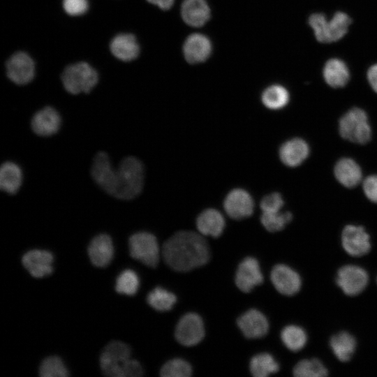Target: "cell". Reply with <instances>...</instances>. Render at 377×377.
<instances>
[{
    "instance_id": "obj_38",
    "label": "cell",
    "mask_w": 377,
    "mask_h": 377,
    "mask_svg": "<svg viewBox=\"0 0 377 377\" xmlns=\"http://www.w3.org/2000/svg\"><path fill=\"white\" fill-rule=\"evenodd\" d=\"M63 12L70 17H80L86 15L90 8L89 0H61Z\"/></svg>"
},
{
    "instance_id": "obj_16",
    "label": "cell",
    "mask_w": 377,
    "mask_h": 377,
    "mask_svg": "<svg viewBox=\"0 0 377 377\" xmlns=\"http://www.w3.org/2000/svg\"><path fill=\"white\" fill-rule=\"evenodd\" d=\"M114 170L105 152L99 151L96 154L91 168V177L96 184L110 195L114 188Z\"/></svg>"
},
{
    "instance_id": "obj_10",
    "label": "cell",
    "mask_w": 377,
    "mask_h": 377,
    "mask_svg": "<svg viewBox=\"0 0 377 377\" xmlns=\"http://www.w3.org/2000/svg\"><path fill=\"white\" fill-rule=\"evenodd\" d=\"M111 55L122 63H130L137 59L141 51L136 36L128 31L114 35L108 43Z\"/></svg>"
},
{
    "instance_id": "obj_13",
    "label": "cell",
    "mask_w": 377,
    "mask_h": 377,
    "mask_svg": "<svg viewBox=\"0 0 377 377\" xmlns=\"http://www.w3.org/2000/svg\"><path fill=\"white\" fill-rule=\"evenodd\" d=\"M270 279L276 290L286 296L295 295L302 286L300 274L290 267L283 264L273 267Z\"/></svg>"
},
{
    "instance_id": "obj_39",
    "label": "cell",
    "mask_w": 377,
    "mask_h": 377,
    "mask_svg": "<svg viewBox=\"0 0 377 377\" xmlns=\"http://www.w3.org/2000/svg\"><path fill=\"white\" fill-rule=\"evenodd\" d=\"M283 204L280 193H272L262 199L260 205L263 212H279Z\"/></svg>"
},
{
    "instance_id": "obj_17",
    "label": "cell",
    "mask_w": 377,
    "mask_h": 377,
    "mask_svg": "<svg viewBox=\"0 0 377 377\" xmlns=\"http://www.w3.org/2000/svg\"><path fill=\"white\" fill-rule=\"evenodd\" d=\"M61 119L56 109L46 106L38 110L31 119V128L40 136H50L60 128Z\"/></svg>"
},
{
    "instance_id": "obj_36",
    "label": "cell",
    "mask_w": 377,
    "mask_h": 377,
    "mask_svg": "<svg viewBox=\"0 0 377 377\" xmlns=\"http://www.w3.org/2000/svg\"><path fill=\"white\" fill-rule=\"evenodd\" d=\"M39 373L43 377H66L68 376V371L63 361L57 356L46 357L40 364Z\"/></svg>"
},
{
    "instance_id": "obj_24",
    "label": "cell",
    "mask_w": 377,
    "mask_h": 377,
    "mask_svg": "<svg viewBox=\"0 0 377 377\" xmlns=\"http://www.w3.org/2000/svg\"><path fill=\"white\" fill-rule=\"evenodd\" d=\"M196 226L200 234L214 237H219L225 227V219L215 209L204 210L197 218Z\"/></svg>"
},
{
    "instance_id": "obj_35",
    "label": "cell",
    "mask_w": 377,
    "mask_h": 377,
    "mask_svg": "<svg viewBox=\"0 0 377 377\" xmlns=\"http://www.w3.org/2000/svg\"><path fill=\"white\" fill-rule=\"evenodd\" d=\"M139 285L138 274L133 270L125 269L117 276L115 289L120 294L133 295L137 293Z\"/></svg>"
},
{
    "instance_id": "obj_25",
    "label": "cell",
    "mask_w": 377,
    "mask_h": 377,
    "mask_svg": "<svg viewBox=\"0 0 377 377\" xmlns=\"http://www.w3.org/2000/svg\"><path fill=\"white\" fill-rule=\"evenodd\" d=\"M323 75L326 83L333 88L344 87L350 79L346 64L338 58L328 59L324 65Z\"/></svg>"
},
{
    "instance_id": "obj_31",
    "label": "cell",
    "mask_w": 377,
    "mask_h": 377,
    "mask_svg": "<svg viewBox=\"0 0 377 377\" xmlns=\"http://www.w3.org/2000/svg\"><path fill=\"white\" fill-rule=\"evenodd\" d=\"M288 90L280 84H274L265 89L262 94V102L269 109L279 110L284 108L289 102Z\"/></svg>"
},
{
    "instance_id": "obj_42",
    "label": "cell",
    "mask_w": 377,
    "mask_h": 377,
    "mask_svg": "<svg viewBox=\"0 0 377 377\" xmlns=\"http://www.w3.org/2000/svg\"><path fill=\"white\" fill-rule=\"evenodd\" d=\"M148 3L154 5L161 10H167L171 8L175 0H146Z\"/></svg>"
},
{
    "instance_id": "obj_9",
    "label": "cell",
    "mask_w": 377,
    "mask_h": 377,
    "mask_svg": "<svg viewBox=\"0 0 377 377\" xmlns=\"http://www.w3.org/2000/svg\"><path fill=\"white\" fill-rule=\"evenodd\" d=\"M336 282L346 295L355 296L367 286L369 275L364 269L358 265H346L337 271Z\"/></svg>"
},
{
    "instance_id": "obj_37",
    "label": "cell",
    "mask_w": 377,
    "mask_h": 377,
    "mask_svg": "<svg viewBox=\"0 0 377 377\" xmlns=\"http://www.w3.org/2000/svg\"><path fill=\"white\" fill-rule=\"evenodd\" d=\"M191 373L192 369L189 363L179 358L169 360L160 371L163 377H188Z\"/></svg>"
},
{
    "instance_id": "obj_28",
    "label": "cell",
    "mask_w": 377,
    "mask_h": 377,
    "mask_svg": "<svg viewBox=\"0 0 377 377\" xmlns=\"http://www.w3.org/2000/svg\"><path fill=\"white\" fill-rule=\"evenodd\" d=\"M330 346L334 355L339 361L348 362L354 354L357 342L351 334L343 331L331 337Z\"/></svg>"
},
{
    "instance_id": "obj_23",
    "label": "cell",
    "mask_w": 377,
    "mask_h": 377,
    "mask_svg": "<svg viewBox=\"0 0 377 377\" xmlns=\"http://www.w3.org/2000/svg\"><path fill=\"white\" fill-rule=\"evenodd\" d=\"M309 148L307 143L300 138H293L284 142L279 149L281 161L290 167L300 165L308 156Z\"/></svg>"
},
{
    "instance_id": "obj_19",
    "label": "cell",
    "mask_w": 377,
    "mask_h": 377,
    "mask_svg": "<svg viewBox=\"0 0 377 377\" xmlns=\"http://www.w3.org/2000/svg\"><path fill=\"white\" fill-rule=\"evenodd\" d=\"M53 259V255L48 251L33 249L23 256L22 262L32 276L42 278L52 272Z\"/></svg>"
},
{
    "instance_id": "obj_32",
    "label": "cell",
    "mask_w": 377,
    "mask_h": 377,
    "mask_svg": "<svg viewBox=\"0 0 377 377\" xmlns=\"http://www.w3.org/2000/svg\"><path fill=\"white\" fill-rule=\"evenodd\" d=\"M293 371L297 377H323L328 374L325 365L316 358L300 360L295 364Z\"/></svg>"
},
{
    "instance_id": "obj_7",
    "label": "cell",
    "mask_w": 377,
    "mask_h": 377,
    "mask_svg": "<svg viewBox=\"0 0 377 377\" xmlns=\"http://www.w3.org/2000/svg\"><path fill=\"white\" fill-rule=\"evenodd\" d=\"M339 129L342 138L357 144H365L371 137L367 115L360 108L347 112L339 120Z\"/></svg>"
},
{
    "instance_id": "obj_29",
    "label": "cell",
    "mask_w": 377,
    "mask_h": 377,
    "mask_svg": "<svg viewBox=\"0 0 377 377\" xmlns=\"http://www.w3.org/2000/svg\"><path fill=\"white\" fill-rule=\"evenodd\" d=\"M249 367L251 373L256 377H265L276 373L279 369L278 362L267 353L253 356L250 361Z\"/></svg>"
},
{
    "instance_id": "obj_27",
    "label": "cell",
    "mask_w": 377,
    "mask_h": 377,
    "mask_svg": "<svg viewBox=\"0 0 377 377\" xmlns=\"http://www.w3.org/2000/svg\"><path fill=\"white\" fill-rule=\"evenodd\" d=\"M22 183V172L20 166L12 162L3 163L0 168V187L8 194H15Z\"/></svg>"
},
{
    "instance_id": "obj_40",
    "label": "cell",
    "mask_w": 377,
    "mask_h": 377,
    "mask_svg": "<svg viewBox=\"0 0 377 377\" xmlns=\"http://www.w3.org/2000/svg\"><path fill=\"white\" fill-rule=\"evenodd\" d=\"M363 190L369 200L377 203V175H371L365 179Z\"/></svg>"
},
{
    "instance_id": "obj_5",
    "label": "cell",
    "mask_w": 377,
    "mask_h": 377,
    "mask_svg": "<svg viewBox=\"0 0 377 377\" xmlns=\"http://www.w3.org/2000/svg\"><path fill=\"white\" fill-rule=\"evenodd\" d=\"M351 22L350 16L342 11L335 13L330 20L325 14L320 13H313L308 19L315 38L323 43L341 40L347 34Z\"/></svg>"
},
{
    "instance_id": "obj_11",
    "label": "cell",
    "mask_w": 377,
    "mask_h": 377,
    "mask_svg": "<svg viewBox=\"0 0 377 377\" xmlns=\"http://www.w3.org/2000/svg\"><path fill=\"white\" fill-rule=\"evenodd\" d=\"M175 335L177 341L185 346H193L200 343L205 336L201 317L195 313L184 315L177 324Z\"/></svg>"
},
{
    "instance_id": "obj_34",
    "label": "cell",
    "mask_w": 377,
    "mask_h": 377,
    "mask_svg": "<svg viewBox=\"0 0 377 377\" xmlns=\"http://www.w3.org/2000/svg\"><path fill=\"white\" fill-rule=\"evenodd\" d=\"M292 216L289 212H263L260 221L267 230L274 232L283 230L290 222Z\"/></svg>"
},
{
    "instance_id": "obj_12",
    "label": "cell",
    "mask_w": 377,
    "mask_h": 377,
    "mask_svg": "<svg viewBox=\"0 0 377 377\" xmlns=\"http://www.w3.org/2000/svg\"><path fill=\"white\" fill-rule=\"evenodd\" d=\"M341 244L351 256L360 257L369 253L371 245L370 237L362 226H346L341 233Z\"/></svg>"
},
{
    "instance_id": "obj_14",
    "label": "cell",
    "mask_w": 377,
    "mask_h": 377,
    "mask_svg": "<svg viewBox=\"0 0 377 377\" xmlns=\"http://www.w3.org/2000/svg\"><path fill=\"white\" fill-rule=\"evenodd\" d=\"M223 207L227 214L233 219L240 220L250 216L254 202L251 195L242 188H235L226 195Z\"/></svg>"
},
{
    "instance_id": "obj_3",
    "label": "cell",
    "mask_w": 377,
    "mask_h": 377,
    "mask_svg": "<svg viewBox=\"0 0 377 377\" xmlns=\"http://www.w3.org/2000/svg\"><path fill=\"white\" fill-rule=\"evenodd\" d=\"M145 169L142 162L134 156L124 158L114 170L112 196L121 200L137 197L144 186Z\"/></svg>"
},
{
    "instance_id": "obj_21",
    "label": "cell",
    "mask_w": 377,
    "mask_h": 377,
    "mask_svg": "<svg viewBox=\"0 0 377 377\" xmlns=\"http://www.w3.org/2000/svg\"><path fill=\"white\" fill-rule=\"evenodd\" d=\"M114 254V247L110 237L100 234L92 239L89 247L88 255L94 266L106 267L111 262Z\"/></svg>"
},
{
    "instance_id": "obj_20",
    "label": "cell",
    "mask_w": 377,
    "mask_h": 377,
    "mask_svg": "<svg viewBox=\"0 0 377 377\" xmlns=\"http://www.w3.org/2000/svg\"><path fill=\"white\" fill-rule=\"evenodd\" d=\"M212 46L209 39L201 34H193L187 37L183 46L186 60L192 64L206 61L212 53Z\"/></svg>"
},
{
    "instance_id": "obj_41",
    "label": "cell",
    "mask_w": 377,
    "mask_h": 377,
    "mask_svg": "<svg viewBox=\"0 0 377 377\" xmlns=\"http://www.w3.org/2000/svg\"><path fill=\"white\" fill-rule=\"evenodd\" d=\"M367 76L371 88L377 93V64L369 67Z\"/></svg>"
},
{
    "instance_id": "obj_4",
    "label": "cell",
    "mask_w": 377,
    "mask_h": 377,
    "mask_svg": "<svg viewBox=\"0 0 377 377\" xmlns=\"http://www.w3.org/2000/svg\"><path fill=\"white\" fill-rule=\"evenodd\" d=\"M61 84L68 94H89L98 84L100 76L95 67L84 60L66 65L60 74Z\"/></svg>"
},
{
    "instance_id": "obj_30",
    "label": "cell",
    "mask_w": 377,
    "mask_h": 377,
    "mask_svg": "<svg viewBox=\"0 0 377 377\" xmlns=\"http://www.w3.org/2000/svg\"><path fill=\"white\" fill-rule=\"evenodd\" d=\"M281 339L284 346L290 350H301L307 342L304 330L295 325L286 326L281 332Z\"/></svg>"
},
{
    "instance_id": "obj_33",
    "label": "cell",
    "mask_w": 377,
    "mask_h": 377,
    "mask_svg": "<svg viewBox=\"0 0 377 377\" xmlns=\"http://www.w3.org/2000/svg\"><path fill=\"white\" fill-rule=\"evenodd\" d=\"M147 303L156 311H167L170 310L177 301V297L171 292L156 287L147 297Z\"/></svg>"
},
{
    "instance_id": "obj_6",
    "label": "cell",
    "mask_w": 377,
    "mask_h": 377,
    "mask_svg": "<svg viewBox=\"0 0 377 377\" xmlns=\"http://www.w3.org/2000/svg\"><path fill=\"white\" fill-rule=\"evenodd\" d=\"M4 70L6 77L11 82L18 86H24L34 80L37 64L28 52L18 50L6 58Z\"/></svg>"
},
{
    "instance_id": "obj_8",
    "label": "cell",
    "mask_w": 377,
    "mask_h": 377,
    "mask_svg": "<svg viewBox=\"0 0 377 377\" xmlns=\"http://www.w3.org/2000/svg\"><path fill=\"white\" fill-rule=\"evenodd\" d=\"M130 255L144 265L156 267L159 261V246L156 237L147 232L132 235L128 240Z\"/></svg>"
},
{
    "instance_id": "obj_2",
    "label": "cell",
    "mask_w": 377,
    "mask_h": 377,
    "mask_svg": "<svg viewBox=\"0 0 377 377\" xmlns=\"http://www.w3.org/2000/svg\"><path fill=\"white\" fill-rule=\"evenodd\" d=\"M100 365L105 376L112 377H138L143 374L140 364L131 358L129 346L119 341L110 342L103 350Z\"/></svg>"
},
{
    "instance_id": "obj_15",
    "label": "cell",
    "mask_w": 377,
    "mask_h": 377,
    "mask_svg": "<svg viewBox=\"0 0 377 377\" xmlns=\"http://www.w3.org/2000/svg\"><path fill=\"white\" fill-rule=\"evenodd\" d=\"M263 282V276L258 261L253 257L245 258L238 265L235 283L244 293L251 292Z\"/></svg>"
},
{
    "instance_id": "obj_26",
    "label": "cell",
    "mask_w": 377,
    "mask_h": 377,
    "mask_svg": "<svg viewBox=\"0 0 377 377\" xmlns=\"http://www.w3.org/2000/svg\"><path fill=\"white\" fill-rule=\"evenodd\" d=\"M337 179L344 186L353 188L357 185L362 178V171L359 165L353 159H340L334 167Z\"/></svg>"
},
{
    "instance_id": "obj_18",
    "label": "cell",
    "mask_w": 377,
    "mask_h": 377,
    "mask_svg": "<svg viewBox=\"0 0 377 377\" xmlns=\"http://www.w3.org/2000/svg\"><path fill=\"white\" fill-rule=\"evenodd\" d=\"M237 323L243 334L248 339L263 337L269 330V323L265 316L254 309L241 315Z\"/></svg>"
},
{
    "instance_id": "obj_1",
    "label": "cell",
    "mask_w": 377,
    "mask_h": 377,
    "mask_svg": "<svg viewBox=\"0 0 377 377\" xmlns=\"http://www.w3.org/2000/svg\"><path fill=\"white\" fill-rule=\"evenodd\" d=\"M163 258L177 272H185L205 265L210 258L205 239L193 231H179L163 244Z\"/></svg>"
},
{
    "instance_id": "obj_22",
    "label": "cell",
    "mask_w": 377,
    "mask_h": 377,
    "mask_svg": "<svg viewBox=\"0 0 377 377\" xmlns=\"http://www.w3.org/2000/svg\"><path fill=\"white\" fill-rule=\"evenodd\" d=\"M181 15L188 25L200 27L209 20L210 8L205 0H184Z\"/></svg>"
}]
</instances>
